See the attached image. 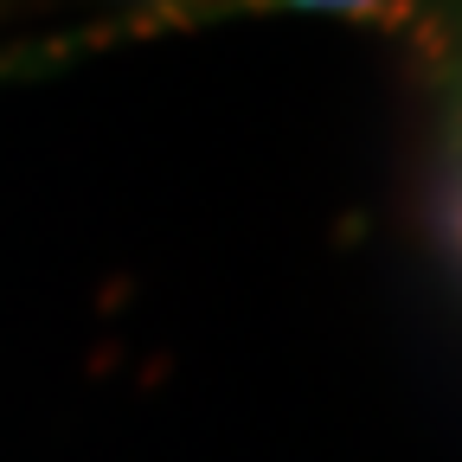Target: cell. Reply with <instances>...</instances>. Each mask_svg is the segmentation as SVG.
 <instances>
[{
	"mask_svg": "<svg viewBox=\"0 0 462 462\" xmlns=\"http://www.w3.org/2000/svg\"><path fill=\"white\" fill-rule=\"evenodd\" d=\"M231 14H315V20H346L360 32L418 39L430 58H437V45L449 51V0H180V7H167V14L116 20L103 32L65 39L58 58L90 51V45H116V39H142V32H193V26H212V20H231Z\"/></svg>",
	"mask_w": 462,
	"mask_h": 462,
	"instance_id": "cell-1",
	"label": "cell"
},
{
	"mask_svg": "<svg viewBox=\"0 0 462 462\" xmlns=\"http://www.w3.org/2000/svg\"><path fill=\"white\" fill-rule=\"evenodd\" d=\"M109 7H123V20H148V14L180 7V0H109ZM103 26H116V20H103Z\"/></svg>",
	"mask_w": 462,
	"mask_h": 462,
	"instance_id": "cell-2",
	"label": "cell"
}]
</instances>
